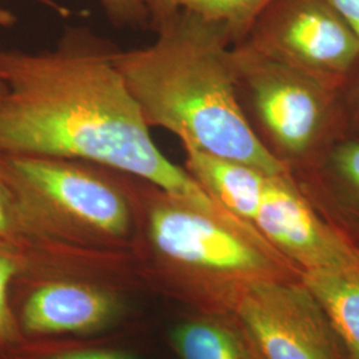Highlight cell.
Wrapping results in <instances>:
<instances>
[{
    "label": "cell",
    "instance_id": "18",
    "mask_svg": "<svg viewBox=\"0 0 359 359\" xmlns=\"http://www.w3.org/2000/svg\"><path fill=\"white\" fill-rule=\"evenodd\" d=\"M0 241L27 245L26 231L19 217L13 193L0 173Z\"/></svg>",
    "mask_w": 359,
    "mask_h": 359
},
{
    "label": "cell",
    "instance_id": "20",
    "mask_svg": "<svg viewBox=\"0 0 359 359\" xmlns=\"http://www.w3.org/2000/svg\"><path fill=\"white\" fill-rule=\"evenodd\" d=\"M7 0H0V27H11L16 22V16L13 11L7 10L6 7H3V4Z\"/></svg>",
    "mask_w": 359,
    "mask_h": 359
},
{
    "label": "cell",
    "instance_id": "12",
    "mask_svg": "<svg viewBox=\"0 0 359 359\" xmlns=\"http://www.w3.org/2000/svg\"><path fill=\"white\" fill-rule=\"evenodd\" d=\"M302 281L341 335L351 359H359V256L344 265L311 270Z\"/></svg>",
    "mask_w": 359,
    "mask_h": 359
},
{
    "label": "cell",
    "instance_id": "21",
    "mask_svg": "<svg viewBox=\"0 0 359 359\" xmlns=\"http://www.w3.org/2000/svg\"><path fill=\"white\" fill-rule=\"evenodd\" d=\"M1 51H3V48L0 47V55H1ZM1 90H3V80H1V75H0V93H1Z\"/></svg>",
    "mask_w": 359,
    "mask_h": 359
},
{
    "label": "cell",
    "instance_id": "9",
    "mask_svg": "<svg viewBox=\"0 0 359 359\" xmlns=\"http://www.w3.org/2000/svg\"><path fill=\"white\" fill-rule=\"evenodd\" d=\"M10 299L23 339L90 333L107 326L118 309L115 298L103 290L72 281L41 280L26 265L13 280Z\"/></svg>",
    "mask_w": 359,
    "mask_h": 359
},
{
    "label": "cell",
    "instance_id": "10",
    "mask_svg": "<svg viewBox=\"0 0 359 359\" xmlns=\"http://www.w3.org/2000/svg\"><path fill=\"white\" fill-rule=\"evenodd\" d=\"M290 177L317 215L359 248V140H335Z\"/></svg>",
    "mask_w": 359,
    "mask_h": 359
},
{
    "label": "cell",
    "instance_id": "5",
    "mask_svg": "<svg viewBox=\"0 0 359 359\" xmlns=\"http://www.w3.org/2000/svg\"><path fill=\"white\" fill-rule=\"evenodd\" d=\"M231 60L249 128L289 175L309 167L344 137L337 88L243 43L233 46Z\"/></svg>",
    "mask_w": 359,
    "mask_h": 359
},
{
    "label": "cell",
    "instance_id": "1",
    "mask_svg": "<svg viewBox=\"0 0 359 359\" xmlns=\"http://www.w3.org/2000/svg\"><path fill=\"white\" fill-rule=\"evenodd\" d=\"M118 50L88 27H67L51 50H3L0 154L99 164L234 218L156 145L117 67Z\"/></svg>",
    "mask_w": 359,
    "mask_h": 359
},
{
    "label": "cell",
    "instance_id": "7",
    "mask_svg": "<svg viewBox=\"0 0 359 359\" xmlns=\"http://www.w3.org/2000/svg\"><path fill=\"white\" fill-rule=\"evenodd\" d=\"M228 314L261 359H351L302 280L253 285L238 295Z\"/></svg>",
    "mask_w": 359,
    "mask_h": 359
},
{
    "label": "cell",
    "instance_id": "4",
    "mask_svg": "<svg viewBox=\"0 0 359 359\" xmlns=\"http://www.w3.org/2000/svg\"><path fill=\"white\" fill-rule=\"evenodd\" d=\"M132 180L137 234L163 264L206 283L221 313H229L253 285L302 280V270L252 225L208 213L148 181Z\"/></svg>",
    "mask_w": 359,
    "mask_h": 359
},
{
    "label": "cell",
    "instance_id": "17",
    "mask_svg": "<svg viewBox=\"0 0 359 359\" xmlns=\"http://www.w3.org/2000/svg\"><path fill=\"white\" fill-rule=\"evenodd\" d=\"M99 3L117 28L149 29V18L140 0H99Z\"/></svg>",
    "mask_w": 359,
    "mask_h": 359
},
{
    "label": "cell",
    "instance_id": "11",
    "mask_svg": "<svg viewBox=\"0 0 359 359\" xmlns=\"http://www.w3.org/2000/svg\"><path fill=\"white\" fill-rule=\"evenodd\" d=\"M184 152L187 173L218 205L253 226L271 175L243 161L192 148H184Z\"/></svg>",
    "mask_w": 359,
    "mask_h": 359
},
{
    "label": "cell",
    "instance_id": "13",
    "mask_svg": "<svg viewBox=\"0 0 359 359\" xmlns=\"http://www.w3.org/2000/svg\"><path fill=\"white\" fill-rule=\"evenodd\" d=\"M226 313L179 325L172 342L181 359H261L241 326Z\"/></svg>",
    "mask_w": 359,
    "mask_h": 359
},
{
    "label": "cell",
    "instance_id": "16",
    "mask_svg": "<svg viewBox=\"0 0 359 359\" xmlns=\"http://www.w3.org/2000/svg\"><path fill=\"white\" fill-rule=\"evenodd\" d=\"M344 137L359 140V62L338 88Z\"/></svg>",
    "mask_w": 359,
    "mask_h": 359
},
{
    "label": "cell",
    "instance_id": "3",
    "mask_svg": "<svg viewBox=\"0 0 359 359\" xmlns=\"http://www.w3.org/2000/svg\"><path fill=\"white\" fill-rule=\"evenodd\" d=\"M27 241L115 249L137 234L132 176L76 158L0 154Z\"/></svg>",
    "mask_w": 359,
    "mask_h": 359
},
{
    "label": "cell",
    "instance_id": "14",
    "mask_svg": "<svg viewBox=\"0 0 359 359\" xmlns=\"http://www.w3.org/2000/svg\"><path fill=\"white\" fill-rule=\"evenodd\" d=\"M149 18V29L177 11L194 13L229 29L233 46L241 43L259 13L271 0H140Z\"/></svg>",
    "mask_w": 359,
    "mask_h": 359
},
{
    "label": "cell",
    "instance_id": "8",
    "mask_svg": "<svg viewBox=\"0 0 359 359\" xmlns=\"http://www.w3.org/2000/svg\"><path fill=\"white\" fill-rule=\"evenodd\" d=\"M253 226L302 273L339 266L359 256V248L317 215L287 173L270 176Z\"/></svg>",
    "mask_w": 359,
    "mask_h": 359
},
{
    "label": "cell",
    "instance_id": "2",
    "mask_svg": "<svg viewBox=\"0 0 359 359\" xmlns=\"http://www.w3.org/2000/svg\"><path fill=\"white\" fill-rule=\"evenodd\" d=\"M154 43L118 50L117 67L149 128L165 129L182 148L287 173L249 128L238 105L226 27L177 11L151 28ZM289 175V173H287Z\"/></svg>",
    "mask_w": 359,
    "mask_h": 359
},
{
    "label": "cell",
    "instance_id": "6",
    "mask_svg": "<svg viewBox=\"0 0 359 359\" xmlns=\"http://www.w3.org/2000/svg\"><path fill=\"white\" fill-rule=\"evenodd\" d=\"M241 43L337 90L359 62L358 35L327 0H271Z\"/></svg>",
    "mask_w": 359,
    "mask_h": 359
},
{
    "label": "cell",
    "instance_id": "15",
    "mask_svg": "<svg viewBox=\"0 0 359 359\" xmlns=\"http://www.w3.org/2000/svg\"><path fill=\"white\" fill-rule=\"evenodd\" d=\"M27 245L0 241V354L23 341L11 309V286L26 261Z\"/></svg>",
    "mask_w": 359,
    "mask_h": 359
},
{
    "label": "cell",
    "instance_id": "19",
    "mask_svg": "<svg viewBox=\"0 0 359 359\" xmlns=\"http://www.w3.org/2000/svg\"><path fill=\"white\" fill-rule=\"evenodd\" d=\"M359 36V0H327Z\"/></svg>",
    "mask_w": 359,
    "mask_h": 359
}]
</instances>
